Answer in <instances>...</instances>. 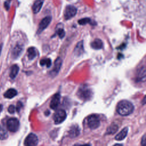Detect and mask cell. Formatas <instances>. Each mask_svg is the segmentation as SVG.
<instances>
[{"label": "cell", "mask_w": 146, "mask_h": 146, "mask_svg": "<svg viewBox=\"0 0 146 146\" xmlns=\"http://www.w3.org/2000/svg\"><path fill=\"white\" fill-rule=\"evenodd\" d=\"M8 136V134L5 129L0 125V140H5Z\"/></svg>", "instance_id": "obj_22"}, {"label": "cell", "mask_w": 146, "mask_h": 146, "mask_svg": "<svg viewBox=\"0 0 146 146\" xmlns=\"http://www.w3.org/2000/svg\"><path fill=\"white\" fill-rule=\"evenodd\" d=\"M133 105L128 100H123L119 102L116 107L117 112L121 116H128L133 112Z\"/></svg>", "instance_id": "obj_1"}, {"label": "cell", "mask_w": 146, "mask_h": 146, "mask_svg": "<svg viewBox=\"0 0 146 146\" xmlns=\"http://www.w3.org/2000/svg\"><path fill=\"white\" fill-rule=\"evenodd\" d=\"M23 106V104L22 103V102H18L17 103V106L15 107V110L17 111V112H19L21 110V108Z\"/></svg>", "instance_id": "obj_27"}, {"label": "cell", "mask_w": 146, "mask_h": 146, "mask_svg": "<svg viewBox=\"0 0 146 146\" xmlns=\"http://www.w3.org/2000/svg\"><path fill=\"white\" fill-rule=\"evenodd\" d=\"M87 123L88 127L92 129H95L98 128L100 123L99 117L96 115H90L88 117Z\"/></svg>", "instance_id": "obj_3"}, {"label": "cell", "mask_w": 146, "mask_h": 146, "mask_svg": "<svg viewBox=\"0 0 146 146\" xmlns=\"http://www.w3.org/2000/svg\"><path fill=\"white\" fill-rule=\"evenodd\" d=\"M4 6H5V7L6 9V10H8L9 7H10V5H9V2L8 1H6L5 2V4H4Z\"/></svg>", "instance_id": "obj_29"}, {"label": "cell", "mask_w": 146, "mask_h": 146, "mask_svg": "<svg viewBox=\"0 0 146 146\" xmlns=\"http://www.w3.org/2000/svg\"><path fill=\"white\" fill-rule=\"evenodd\" d=\"M17 91L14 88H10L7 90L3 94L4 97L8 99H11L17 95Z\"/></svg>", "instance_id": "obj_16"}, {"label": "cell", "mask_w": 146, "mask_h": 146, "mask_svg": "<svg viewBox=\"0 0 146 146\" xmlns=\"http://www.w3.org/2000/svg\"><path fill=\"white\" fill-rule=\"evenodd\" d=\"M15 111V107L14 105H10L8 108V112L10 113H14Z\"/></svg>", "instance_id": "obj_26"}, {"label": "cell", "mask_w": 146, "mask_h": 146, "mask_svg": "<svg viewBox=\"0 0 146 146\" xmlns=\"http://www.w3.org/2000/svg\"><path fill=\"white\" fill-rule=\"evenodd\" d=\"M56 33L60 38H63L65 35V32L63 29H59L56 31Z\"/></svg>", "instance_id": "obj_25"}, {"label": "cell", "mask_w": 146, "mask_h": 146, "mask_svg": "<svg viewBox=\"0 0 146 146\" xmlns=\"http://www.w3.org/2000/svg\"><path fill=\"white\" fill-rule=\"evenodd\" d=\"M19 71V67L17 64H14L11 66L10 72V77L11 79H14Z\"/></svg>", "instance_id": "obj_20"}, {"label": "cell", "mask_w": 146, "mask_h": 146, "mask_svg": "<svg viewBox=\"0 0 146 146\" xmlns=\"http://www.w3.org/2000/svg\"><path fill=\"white\" fill-rule=\"evenodd\" d=\"M145 141H146V140H145V135H144V136L142 137V139H141V144L142 145H145Z\"/></svg>", "instance_id": "obj_28"}, {"label": "cell", "mask_w": 146, "mask_h": 146, "mask_svg": "<svg viewBox=\"0 0 146 146\" xmlns=\"http://www.w3.org/2000/svg\"><path fill=\"white\" fill-rule=\"evenodd\" d=\"M84 51V48H83V41L79 42L74 50V54L76 55H81Z\"/></svg>", "instance_id": "obj_18"}, {"label": "cell", "mask_w": 146, "mask_h": 146, "mask_svg": "<svg viewBox=\"0 0 146 146\" xmlns=\"http://www.w3.org/2000/svg\"><path fill=\"white\" fill-rule=\"evenodd\" d=\"M103 44L102 41L99 39H95L91 43V46L92 48L95 50H99L103 47Z\"/></svg>", "instance_id": "obj_17"}, {"label": "cell", "mask_w": 146, "mask_h": 146, "mask_svg": "<svg viewBox=\"0 0 146 146\" xmlns=\"http://www.w3.org/2000/svg\"><path fill=\"white\" fill-rule=\"evenodd\" d=\"M9 1H11V0H9Z\"/></svg>", "instance_id": "obj_31"}, {"label": "cell", "mask_w": 146, "mask_h": 146, "mask_svg": "<svg viewBox=\"0 0 146 146\" xmlns=\"http://www.w3.org/2000/svg\"><path fill=\"white\" fill-rule=\"evenodd\" d=\"M78 95L79 97L83 100H88L92 95L91 91L87 87H82L78 90Z\"/></svg>", "instance_id": "obj_5"}, {"label": "cell", "mask_w": 146, "mask_h": 146, "mask_svg": "<svg viewBox=\"0 0 146 146\" xmlns=\"http://www.w3.org/2000/svg\"><path fill=\"white\" fill-rule=\"evenodd\" d=\"M80 134V129L77 125H72L70 131H68V135L70 137H76Z\"/></svg>", "instance_id": "obj_11"}, {"label": "cell", "mask_w": 146, "mask_h": 146, "mask_svg": "<svg viewBox=\"0 0 146 146\" xmlns=\"http://www.w3.org/2000/svg\"><path fill=\"white\" fill-rule=\"evenodd\" d=\"M91 20L89 18H84L78 21V23L81 25H84L87 23H91Z\"/></svg>", "instance_id": "obj_24"}, {"label": "cell", "mask_w": 146, "mask_h": 146, "mask_svg": "<svg viewBox=\"0 0 146 146\" xmlns=\"http://www.w3.org/2000/svg\"><path fill=\"white\" fill-rule=\"evenodd\" d=\"M145 67L143 66L141 67L137 73L136 80L137 81H142L145 80Z\"/></svg>", "instance_id": "obj_15"}, {"label": "cell", "mask_w": 146, "mask_h": 146, "mask_svg": "<svg viewBox=\"0 0 146 146\" xmlns=\"http://www.w3.org/2000/svg\"><path fill=\"white\" fill-rule=\"evenodd\" d=\"M117 129H118L117 125L115 124H112L110 127H108V128H107L106 133L108 135L113 134L117 131Z\"/></svg>", "instance_id": "obj_21"}, {"label": "cell", "mask_w": 146, "mask_h": 146, "mask_svg": "<svg viewBox=\"0 0 146 146\" xmlns=\"http://www.w3.org/2000/svg\"><path fill=\"white\" fill-rule=\"evenodd\" d=\"M1 49H2V45H0V54L1 52Z\"/></svg>", "instance_id": "obj_30"}, {"label": "cell", "mask_w": 146, "mask_h": 146, "mask_svg": "<svg viewBox=\"0 0 146 146\" xmlns=\"http://www.w3.org/2000/svg\"><path fill=\"white\" fill-rule=\"evenodd\" d=\"M40 64L41 66H46L47 67H50L51 64V59L49 58L43 59L40 61Z\"/></svg>", "instance_id": "obj_23"}, {"label": "cell", "mask_w": 146, "mask_h": 146, "mask_svg": "<svg viewBox=\"0 0 146 146\" xmlns=\"http://www.w3.org/2000/svg\"><path fill=\"white\" fill-rule=\"evenodd\" d=\"M38 143V139L36 135L31 133L27 135L25 140L24 144L26 146H35Z\"/></svg>", "instance_id": "obj_6"}, {"label": "cell", "mask_w": 146, "mask_h": 146, "mask_svg": "<svg viewBox=\"0 0 146 146\" xmlns=\"http://www.w3.org/2000/svg\"><path fill=\"white\" fill-rule=\"evenodd\" d=\"M51 21V17L50 16L46 17L43 19H42L39 25L37 33L38 34L41 33L46 28H47V27L50 23Z\"/></svg>", "instance_id": "obj_8"}, {"label": "cell", "mask_w": 146, "mask_h": 146, "mask_svg": "<svg viewBox=\"0 0 146 146\" xmlns=\"http://www.w3.org/2000/svg\"><path fill=\"white\" fill-rule=\"evenodd\" d=\"M60 94L59 93L55 94L53 96L50 104V106L51 108L53 110H55L58 107V105L60 103Z\"/></svg>", "instance_id": "obj_10"}, {"label": "cell", "mask_w": 146, "mask_h": 146, "mask_svg": "<svg viewBox=\"0 0 146 146\" xmlns=\"http://www.w3.org/2000/svg\"><path fill=\"white\" fill-rule=\"evenodd\" d=\"M62 63V60L60 58H58L55 60V61L54 62V66L53 67V69L52 70V71L50 72V74L52 76H54L58 74V72L59 71V70L60 69Z\"/></svg>", "instance_id": "obj_9"}, {"label": "cell", "mask_w": 146, "mask_h": 146, "mask_svg": "<svg viewBox=\"0 0 146 146\" xmlns=\"http://www.w3.org/2000/svg\"><path fill=\"white\" fill-rule=\"evenodd\" d=\"M27 56L29 60L34 59L36 56V49L33 47L29 48L27 50Z\"/></svg>", "instance_id": "obj_19"}, {"label": "cell", "mask_w": 146, "mask_h": 146, "mask_svg": "<svg viewBox=\"0 0 146 146\" xmlns=\"http://www.w3.org/2000/svg\"><path fill=\"white\" fill-rule=\"evenodd\" d=\"M77 12V9L75 7L72 5L67 6L64 12V17L65 19H70L75 15Z\"/></svg>", "instance_id": "obj_7"}, {"label": "cell", "mask_w": 146, "mask_h": 146, "mask_svg": "<svg viewBox=\"0 0 146 146\" xmlns=\"http://www.w3.org/2000/svg\"><path fill=\"white\" fill-rule=\"evenodd\" d=\"M66 118V112L63 110H59L56 111L54 114L53 119L54 123L56 124L62 123Z\"/></svg>", "instance_id": "obj_4"}, {"label": "cell", "mask_w": 146, "mask_h": 146, "mask_svg": "<svg viewBox=\"0 0 146 146\" xmlns=\"http://www.w3.org/2000/svg\"><path fill=\"white\" fill-rule=\"evenodd\" d=\"M6 126L8 130L12 132H15L19 127V121L15 117L10 118L7 120Z\"/></svg>", "instance_id": "obj_2"}, {"label": "cell", "mask_w": 146, "mask_h": 146, "mask_svg": "<svg viewBox=\"0 0 146 146\" xmlns=\"http://www.w3.org/2000/svg\"><path fill=\"white\" fill-rule=\"evenodd\" d=\"M23 50V46L19 44H17L13 50V51H12L13 57L14 59H16L18 57H19L21 54V53L22 52Z\"/></svg>", "instance_id": "obj_12"}, {"label": "cell", "mask_w": 146, "mask_h": 146, "mask_svg": "<svg viewBox=\"0 0 146 146\" xmlns=\"http://www.w3.org/2000/svg\"><path fill=\"white\" fill-rule=\"evenodd\" d=\"M128 128L125 127L124 129H123L119 133H118L116 136H115V140H118V141H121L125 138V137L127 135L128 133Z\"/></svg>", "instance_id": "obj_14"}, {"label": "cell", "mask_w": 146, "mask_h": 146, "mask_svg": "<svg viewBox=\"0 0 146 146\" xmlns=\"http://www.w3.org/2000/svg\"><path fill=\"white\" fill-rule=\"evenodd\" d=\"M43 3V0H36L32 6V10L34 13H38L41 9Z\"/></svg>", "instance_id": "obj_13"}]
</instances>
